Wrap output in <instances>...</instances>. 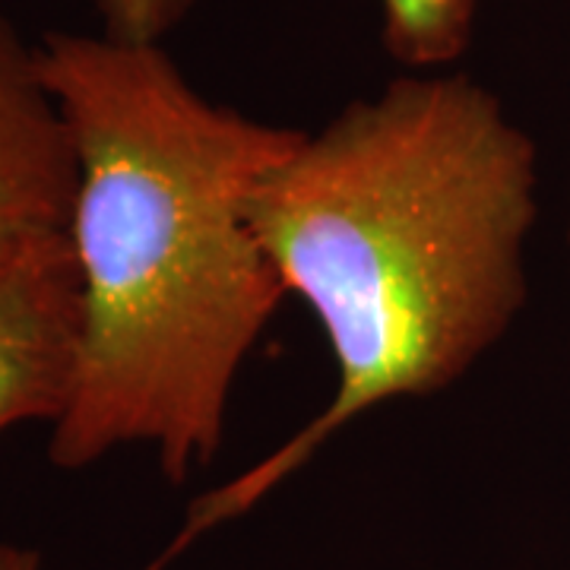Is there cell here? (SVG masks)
<instances>
[{"mask_svg": "<svg viewBox=\"0 0 570 570\" xmlns=\"http://www.w3.org/2000/svg\"><path fill=\"white\" fill-rule=\"evenodd\" d=\"M36 48L77 153V371L48 460L146 448L178 485L223 450L238 374L288 298L247 200L302 130L209 102L163 45L48 32Z\"/></svg>", "mask_w": 570, "mask_h": 570, "instance_id": "6da1fadb", "label": "cell"}, {"mask_svg": "<svg viewBox=\"0 0 570 570\" xmlns=\"http://www.w3.org/2000/svg\"><path fill=\"white\" fill-rule=\"evenodd\" d=\"M539 153L482 82L409 70L348 102L250 190L247 219L336 367L326 406L232 482L178 542L264 501L352 422L463 381L527 305Z\"/></svg>", "mask_w": 570, "mask_h": 570, "instance_id": "7a4b0ae2", "label": "cell"}, {"mask_svg": "<svg viewBox=\"0 0 570 570\" xmlns=\"http://www.w3.org/2000/svg\"><path fill=\"white\" fill-rule=\"evenodd\" d=\"M80 279L67 235L0 264V434L55 425L73 390Z\"/></svg>", "mask_w": 570, "mask_h": 570, "instance_id": "3957f363", "label": "cell"}, {"mask_svg": "<svg viewBox=\"0 0 570 570\" xmlns=\"http://www.w3.org/2000/svg\"><path fill=\"white\" fill-rule=\"evenodd\" d=\"M73 194L77 153L41 80L39 48L0 17V264L67 235Z\"/></svg>", "mask_w": 570, "mask_h": 570, "instance_id": "277c9868", "label": "cell"}, {"mask_svg": "<svg viewBox=\"0 0 570 570\" xmlns=\"http://www.w3.org/2000/svg\"><path fill=\"white\" fill-rule=\"evenodd\" d=\"M390 58L406 70H448L466 55L475 0H377Z\"/></svg>", "mask_w": 570, "mask_h": 570, "instance_id": "5b68a950", "label": "cell"}, {"mask_svg": "<svg viewBox=\"0 0 570 570\" xmlns=\"http://www.w3.org/2000/svg\"><path fill=\"white\" fill-rule=\"evenodd\" d=\"M102 13L105 36L134 45H163L200 0H96Z\"/></svg>", "mask_w": 570, "mask_h": 570, "instance_id": "8992f818", "label": "cell"}, {"mask_svg": "<svg viewBox=\"0 0 570 570\" xmlns=\"http://www.w3.org/2000/svg\"><path fill=\"white\" fill-rule=\"evenodd\" d=\"M0 570H41V554L26 546L0 542Z\"/></svg>", "mask_w": 570, "mask_h": 570, "instance_id": "52a82bcc", "label": "cell"}, {"mask_svg": "<svg viewBox=\"0 0 570 570\" xmlns=\"http://www.w3.org/2000/svg\"><path fill=\"white\" fill-rule=\"evenodd\" d=\"M568 242H570V228H568Z\"/></svg>", "mask_w": 570, "mask_h": 570, "instance_id": "ba28073f", "label": "cell"}]
</instances>
